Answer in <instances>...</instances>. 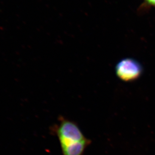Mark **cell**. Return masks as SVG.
Wrapping results in <instances>:
<instances>
[{
    "mask_svg": "<svg viewBox=\"0 0 155 155\" xmlns=\"http://www.w3.org/2000/svg\"><path fill=\"white\" fill-rule=\"evenodd\" d=\"M55 131L60 143L80 142L86 139L76 123L63 117L60 118V124Z\"/></svg>",
    "mask_w": 155,
    "mask_h": 155,
    "instance_id": "obj_1",
    "label": "cell"
},
{
    "mask_svg": "<svg viewBox=\"0 0 155 155\" xmlns=\"http://www.w3.org/2000/svg\"><path fill=\"white\" fill-rule=\"evenodd\" d=\"M143 72L140 64L133 58H123L119 61L115 67L116 75L120 80L131 82L139 79Z\"/></svg>",
    "mask_w": 155,
    "mask_h": 155,
    "instance_id": "obj_2",
    "label": "cell"
},
{
    "mask_svg": "<svg viewBox=\"0 0 155 155\" xmlns=\"http://www.w3.org/2000/svg\"><path fill=\"white\" fill-rule=\"evenodd\" d=\"M89 141L87 139L80 142L61 143L64 155H81Z\"/></svg>",
    "mask_w": 155,
    "mask_h": 155,
    "instance_id": "obj_3",
    "label": "cell"
},
{
    "mask_svg": "<svg viewBox=\"0 0 155 155\" xmlns=\"http://www.w3.org/2000/svg\"><path fill=\"white\" fill-rule=\"evenodd\" d=\"M145 1L149 4L151 5V6L155 7V0H145Z\"/></svg>",
    "mask_w": 155,
    "mask_h": 155,
    "instance_id": "obj_4",
    "label": "cell"
}]
</instances>
